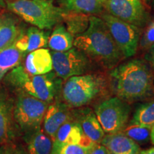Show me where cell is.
<instances>
[{"label": "cell", "mask_w": 154, "mask_h": 154, "mask_svg": "<svg viewBox=\"0 0 154 154\" xmlns=\"http://www.w3.org/2000/svg\"><path fill=\"white\" fill-rule=\"evenodd\" d=\"M110 81L113 93L125 101H136L154 93V76L151 66L140 59H133L114 67Z\"/></svg>", "instance_id": "1"}, {"label": "cell", "mask_w": 154, "mask_h": 154, "mask_svg": "<svg viewBox=\"0 0 154 154\" xmlns=\"http://www.w3.org/2000/svg\"><path fill=\"white\" fill-rule=\"evenodd\" d=\"M74 46L109 69L124 57L103 19L97 17H90L88 29L76 36Z\"/></svg>", "instance_id": "2"}, {"label": "cell", "mask_w": 154, "mask_h": 154, "mask_svg": "<svg viewBox=\"0 0 154 154\" xmlns=\"http://www.w3.org/2000/svg\"><path fill=\"white\" fill-rule=\"evenodd\" d=\"M6 76L5 82L13 87L49 103L57 97L60 90V78L54 72L33 75L19 65Z\"/></svg>", "instance_id": "3"}, {"label": "cell", "mask_w": 154, "mask_h": 154, "mask_svg": "<svg viewBox=\"0 0 154 154\" xmlns=\"http://www.w3.org/2000/svg\"><path fill=\"white\" fill-rule=\"evenodd\" d=\"M7 8L26 22L41 29H51L63 20L64 9L51 0H14L7 2Z\"/></svg>", "instance_id": "4"}, {"label": "cell", "mask_w": 154, "mask_h": 154, "mask_svg": "<svg viewBox=\"0 0 154 154\" xmlns=\"http://www.w3.org/2000/svg\"><path fill=\"white\" fill-rule=\"evenodd\" d=\"M104 81L96 74H82L69 78L62 88V96L70 107L78 108L91 102L103 91Z\"/></svg>", "instance_id": "5"}, {"label": "cell", "mask_w": 154, "mask_h": 154, "mask_svg": "<svg viewBox=\"0 0 154 154\" xmlns=\"http://www.w3.org/2000/svg\"><path fill=\"white\" fill-rule=\"evenodd\" d=\"M48 106L47 102L20 91L13 109L14 122L26 134L40 129Z\"/></svg>", "instance_id": "6"}, {"label": "cell", "mask_w": 154, "mask_h": 154, "mask_svg": "<svg viewBox=\"0 0 154 154\" xmlns=\"http://www.w3.org/2000/svg\"><path fill=\"white\" fill-rule=\"evenodd\" d=\"M131 111L129 104L116 96L101 102L95 107L94 113L104 132L111 134L124 129Z\"/></svg>", "instance_id": "7"}, {"label": "cell", "mask_w": 154, "mask_h": 154, "mask_svg": "<svg viewBox=\"0 0 154 154\" xmlns=\"http://www.w3.org/2000/svg\"><path fill=\"white\" fill-rule=\"evenodd\" d=\"M101 19L106 25L123 57L128 58L137 51L141 31L133 25L110 14H104Z\"/></svg>", "instance_id": "8"}, {"label": "cell", "mask_w": 154, "mask_h": 154, "mask_svg": "<svg viewBox=\"0 0 154 154\" xmlns=\"http://www.w3.org/2000/svg\"><path fill=\"white\" fill-rule=\"evenodd\" d=\"M54 72L61 79L84 74L89 67L88 57L78 49L72 48L66 51H52Z\"/></svg>", "instance_id": "9"}, {"label": "cell", "mask_w": 154, "mask_h": 154, "mask_svg": "<svg viewBox=\"0 0 154 154\" xmlns=\"http://www.w3.org/2000/svg\"><path fill=\"white\" fill-rule=\"evenodd\" d=\"M104 7L110 14L139 28L149 21V14L140 0H106Z\"/></svg>", "instance_id": "10"}, {"label": "cell", "mask_w": 154, "mask_h": 154, "mask_svg": "<svg viewBox=\"0 0 154 154\" xmlns=\"http://www.w3.org/2000/svg\"><path fill=\"white\" fill-rule=\"evenodd\" d=\"M69 106L60 101H56L48 106L44 117V129L46 134L54 140L59 128L72 117Z\"/></svg>", "instance_id": "11"}, {"label": "cell", "mask_w": 154, "mask_h": 154, "mask_svg": "<svg viewBox=\"0 0 154 154\" xmlns=\"http://www.w3.org/2000/svg\"><path fill=\"white\" fill-rule=\"evenodd\" d=\"M53 142L82 144L84 146L96 144L86 136L80 124L74 116L59 128Z\"/></svg>", "instance_id": "12"}, {"label": "cell", "mask_w": 154, "mask_h": 154, "mask_svg": "<svg viewBox=\"0 0 154 154\" xmlns=\"http://www.w3.org/2000/svg\"><path fill=\"white\" fill-rule=\"evenodd\" d=\"M73 116L80 124L86 136L94 143H101L105 136V132L102 128L95 113L89 108H84L74 111Z\"/></svg>", "instance_id": "13"}, {"label": "cell", "mask_w": 154, "mask_h": 154, "mask_svg": "<svg viewBox=\"0 0 154 154\" xmlns=\"http://www.w3.org/2000/svg\"><path fill=\"white\" fill-rule=\"evenodd\" d=\"M49 37V32L36 26H31L21 33L14 44L21 51L26 54L34 50L47 47Z\"/></svg>", "instance_id": "14"}, {"label": "cell", "mask_w": 154, "mask_h": 154, "mask_svg": "<svg viewBox=\"0 0 154 154\" xmlns=\"http://www.w3.org/2000/svg\"><path fill=\"white\" fill-rule=\"evenodd\" d=\"M109 154H139L138 144L123 132L105 135L101 143Z\"/></svg>", "instance_id": "15"}, {"label": "cell", "mask_w": 154, "mask_h": 154, "mask_svg": "<svg viewBox=\"0 0 154 154\" xmlns=\"http://www.w3.org/2000/svg\"><path fill=\"white\" fill-rule=\"evenodd\" d=\"M25 70L33 75L45 74L53 69L52 59L49 49L41 48L29 53L25 59Z\"/></svg>", "instance_id": "16"}, {"label": "cell", "mask_w": 154, "mask_h": 154, "mask_svg": "<svg viewBox=\"0 0 154 154\" xmlns=\"http://www.w3.org/2000/svg\"><path fill=\"white\" fill-rule=\"evenodd\" d=\"M14 106L5 94H0V145L14 138Z\"/></svg>", "instance_id": "17"}, {"label": "cell", "mask_w": 154, "mask_h": 154, "mask_svg": "<svg viewBox=\"0 0 154 154\" xmlns=\"http://www.w3.org/2000/svg\"><path fill=\"white\" fill-rule=\"evenodd\" d=\"M22 32L17 19L12 14L0 15V51L13 45Z\"/></svg>", "instance_id": "18"}, {"label": "cell", "mask_w": 154, "mask_h": 154, "mask_svg": "<svg viewBox=\"0 0 154 154\" xmlns=\"http://www.w3.org/2000/svg\"><path fill=\"white\" fill-rule=\"evenodd\" d=\"M27 144V154H51L53 140L47 134L38 129L26 134L25 137Z\"/></svg>", "instance_id": "19"}, {"label": "cell", "mask_w": 154, "mask_h": 154, "mask_svg": "<svg viewBox=\"0 0 154 154\" xmlns=\"http://www.w3.org/2000/svg\"><path fill=\"white\" fill-rule=\"evenodd\" d=\"M74 41V36L66 29V26L57 24L49 37L48 46L54 51H66L73 47Z\"/></svg>", "instance_id": "20"}, {"label": "cell", "mask_w": 154, "mask_h": 154, "mask_svg": "<svg viewBox=\"0 0 154 154\" xmlns=\"http://www.w3.org/2000/svg\"><path fill=\"white\" fill-rule=\"evenodd\" d=\"M24 55L14 44L0 51V82L10 71L20 65Z\"/></svg>", "instance_id": "21"}, {"label": "cell", "mask_w": 154, "mask_h": 154, "mask_svg": "<svg viewBox=\"0 0 154 154\" xmlns=\"http://www.w3.org/2000/svg\"><path fill=\"white\" fill-rule=\"evenodd\" d=\"M90 17L84 13L64 10L63 20L66 24V29L73 36H79L87 29L89 25Z\"/></svg>", "instance_id": "22"}, {"label": "cell", "mask_w": 154, "mask_h": 154, "mask_svg": "<svg viewBox=\"0 0 154 154\" xmlns=\"http://www.w3.org/2000/svg\"><path fill=\"white\" fill-rule=\"evenodd\" d=\"M106 0H64V10L84 14H98L103 10Z\"/></svg>", "instance_id": "23"}, {"label": "cell", "mask_w": 154, "mask_h": 154, "mask_svg": "<svg viewBox=\"0 0 154 154\" xmlns=\"http://www.w3.org/2000/svg\"><path fill=\"white\" fill-rule=\"evenodd\" d=\"M131 124L151 128L154 125V101L139 106L134 113Z\"/></svg>", "instance_id": "24"}, {"label": "cell", "mask_w": 154, "mask_h": 154, "mask_svg": "<svg viewBox=\"0 0 154 154\" xmlns=\"http://www.w3.org/2000/svg\"><path fill=\"white\" fill-rule=\"evenodd\" d=\"M96 145L97 144L84 146L82 144L53 142L51 154H91Z\"/></svg>", "instance_id": "25"}, {"label": "cell", "mask_w": 154, "mask_h": 154, "mask_svg": "<svg viewBox=\"0 0 154 154\" xmlns=\"http://www.w3.org/2000/svg\"><path fill=\"white\" fill-rule=\"evenodd\" d=\"M121 132L131 138L137 143H144L150 140L151 128L140 126V125L131 124L126 126Z\"/></svg>", "instance_id": "26"}, {"label": "cell", "mask_w": 154, "mask_h": 154, "mask_svg": "<svg viewBox=\"0 0 154 154\" xmlns=\"http://www.w3.org/2000/svg\"><path fill=\"white\" fill-rule=\"evenodd\" d=\"M154 44V19L148 24L140 38L139 45L143 49H148Z\"/></svg>", "instance_id": "27"}, {"label": "cell", "mask_w": 154, "mask_h": 154, "mask_svg": "<svg viewBox=\"0 0 154 154\" xmlns=\"http://www.w3.org/2000/svg\"><path fill=\"white\" fill-rule=\"evenodd\" d=\"M146 59L154 69V44L148 49V52L146 55Z\"/></svg>", "instance_id": "28"}, {"label": "cell", "mask_w": 154, "mask_h": 154, "mask_svg": "<svg viewBox=\"0 0 154 154\" xmlns=\"http://www.w3.org/2000/svg\"><path fill=\"white\" fill-rule=\"evenodd\" d=\"M14 147L9 143L3 144L0 146V154H12Z\"/></svg>", "instance_id": "29"}, {"label": "cell", "mask_w": 154, "mask_h": 154, "mask_svg": "<svg viewBox=\"0 0 154 154\" xmlns=\"http://www.w3.org/2000/svg\"><path fill=\"white\" fill-rule=\"evenodd\" d=\"M91 154H109V153L103 145L97 144Z\"/></svg>", "instance_id": "30"}, {"label": "cell", "mask_w": 154, "mask_h": 154, "mask_svg": "<svg viewBox=\"0 0 154 154\" xmlns=\"http://www.w3.org/2000/svg\"><path fill=\"white\" fill-rule=\"evenodd\" d=\"M12 154H27V153L22 148H14Z\"/></svg>", "instance_id": "31"}, {"label": "cell", "mask_w": 154, "mask_h": 154, "mask_svg": "<svg viewBox=\"0 0 154 154\" xmlns=\"http://www.w3.org/2000/svg\"><path fill=\"white\" fill-rule=\"evenodd\" d=\"M139 154H154V147L150 148V149L140 151Z\"/></svg>", "instance_id": "32"}, {"label": "cell", "mask_w": 154, "mask_h": 154, "mask_svg": "<svg viewBox=\"0 0 154 154\" xmlns=\"http://www.w3.org/2000/svg\"><path fill=\"white\" fill-rule=\"evenodd\" d=\"M150 140L152 144H154V125L151 128V136H150Z\"/></svg>", "instance_id": "33"}, {"label": "cell", "mask_w": 154, "mask_h": 154, "mask_svg": "<svg viewBox=\"0 0 154 154\" xmlns=\"http://www.w3.org/2000/svg\"><path fill=\"white\" fill-rule=\"evenodd\" d=\"M7 7V2H5V0H0V9H5Z\"/></svg>", "instance_id": "34"}, {"label": "cell", "mask_w": 154, "mask_h": 154, "mask_svg": "<svg viewBox=\"0 0 154 154\" xmlns=\"http://www.w3.org/2000/svg\"><path fill=\"white\" fill-rule=\"evenodd\" d=\"M145 1L146 2H151V0H145Z\"/></svg>", "instance_id": "35"}, {"label": "cell", "mask_w": 154, "mask_h": 154, "mask_svg": "<svg viewBox=\"0 0 154 154\" xmlns=\"http://www.w3.org/2000/svg\"><path fill=\"white\" fill-rule=\"evenodd\" d=\"M153 5H154V0H153Z\"/></svg>", "instance_id": "36"}]
</instances>
